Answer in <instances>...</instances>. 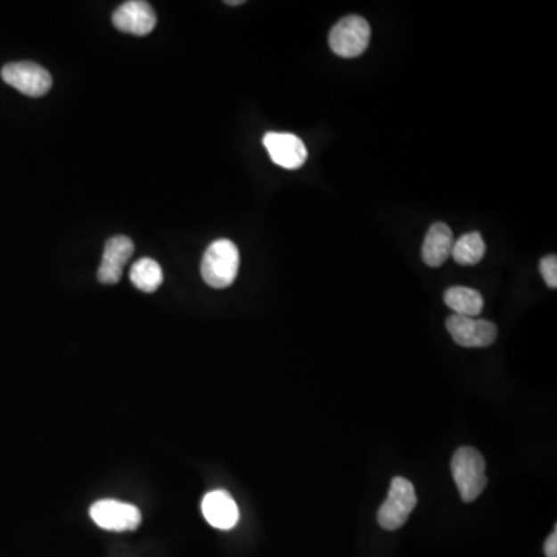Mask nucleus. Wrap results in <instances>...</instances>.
Returning a JSON list of instances; mask_svg holds the SVG:
<instances>
[{
  "label": "nucleus",
  "mask_w": 557,
  "mask_h": 557,
  "mask_svg": "<svg viewBox=\"0 0 557 557\" xmlns=\"http://www.w3.org/2000/svg\"><path fill=\"white\" fill-rule=\"evenodd\" d=\"M241 254L239 248L228 239L212 242L201 260V276L212 288H226L233 285L239 274Z\"/></svg>",
  "instance_id": "f257e3e1"
},
{
  "label": "nucleus",
  "mask_w": 557,
  "mask_h": 557,
  "mask_svg": "<svg viewBox=\"0 0 557 557\" xmlns=\"http://www.w3.org/2000/svg\"><path fill=\"white\" fill-rule=\"evenodd\" d=\"M452 475L462 500L470 504L487 487V463L480 452L474 447H460L451 462Z\"/></svg>",
  "instance_id": "f03ea898"
},
{
  "label": "nucleus",
  "mask_w": 557,
  "mask_h": 557,
  "mask_svg": "<svg viewBox=\"0 0 557 557\" xmlns=\"http://www.w3.org/2000/svg\"><path fill=\"white\" fill-rule=\"evenodd\" d=\"M417 506L415 487L405 477H395L388 499L378 511V523L388 531L401 528Z\"/></svg>",
  "instance_id": "7ed1b4c3"
},
{
  "label": "nucleus",
  "mask_w": 557,
  "mask_h": 557,
  "mask_svg": "<svg viewBox=\"0 0 557 557\" xmlns=\"http://www.w3.org/2000/svg\"><path fill=\"white\" fill-rule=\"evenodd\" d=\"M370 35V25L365 19L347 16L330 31V47L340 58H358L369 47Z\"/></svg>",
  "instance_id": "20e7f679"
},
{
  "label": "nucleus",
  "mask_w": 557,
  "mask_h": 557,
  "mask_svg": "<svg viewBox=\"0 0 557 557\" xmlns=\"http://www.w3.org/2000/svg\"><path fill=\"white\" fill-rule=\"evenodd\" d=\"M90 517L100 528L107 531H134L141 525V512L136 506L118 500H100L90 508Z\"/></svg>",
  "instance_id": "39448f33"
},
{
  "label": "nucleus",
  "mask_w": 557,
  "mask_h": 557,
  "mask_svg": "<svg viewBox=\"0 0 557 557\" xmlns=\"http://www.w3.org/2000/svg\"><path fill=\"white\" fill-rule=\"evenodd\" d=\"M2 78L20 94L39 98L52 88L53 79L44 67L35 62H12L2 69Z\"/></svg>",
  "instance_id": "423d86ee"
},
{
  "label": "nucleus",
  "mask_w": 557,
  "mask_h": 557,
  "mask_svg": "<svg viewBox=\"0 0 557 557\" xmlns=\"http://www.w3.org/2000/svg\"><path fill=\"white\" fill-rule=\"evenodd\" d=\"M452 340L462 347H489L497 338L496 324L477 317L452 315L446 321Z\"/></svg>",
  "instance_id": "0eeeda50"
},
{
  "label": "nucleus",
  "mask_w": 557,
  "mask_h": 557,
  "mask_svg": "<svg viewBox=\"0 0 557 557\" xmlns=\"http://www.w3.org/2000/svg\"><path fill=\"white\" fill-rule=\"evenodd\" d=\"M264 146L271 160L283 169H299L306 165L307 147L299 136L281 132H268L264 136Z\"/></svg>",
  "instance_id": "6e6552de"
},
{
  "label": "nucleus",
  "mask_w": 557,
  "mask_h": 557,
  "mask_svg": "<svg viewBox=\"0 0 557 557\" xmlns=\"http://www.w3.org/2000/svg\"><path fill=\"white\" fill-rule=\"evenodd\" d=\"M111 22L123 33L146 36L155 29L157 16L151 4L144 0H130L113 12Z\"/></svg>",
  "instance_id": "1a4fd4ad"
},
{
  "label": "nucleus",
  "mask_w": 557,
  "mask_h": 557,
  "mask_svg": "<svg viewBox=\"0 0 557 557\" xmlns=\"http://www.w3.org/2000/svg\"><path fill=\"white\" fill-rule=\"evenodd\" d=\"M134 250V242L126 235H115L109 239L98 270V281L104 285L118 283L123 276L124 265L132 258Z\"/></svg>",
  "instance_id": "9d476101"
},
{
  "label": "nucleus",
  "mask_w": 557,
  "mask_h": 557,
  "mask_svg": "<svg viewBox=\"0 0 557 557\" xmlns=\"http://www.w3.org/2000/svg\"><path fill=\"white\" fill-rule=\"evenodd\" d=\"M201 512L206 522L217 529L234 528L239 522V506L226 491H211L201 502Z\"/></svg>",
  "instance_id": "9b49d317"
},
{
  "label": "nucleus",
  "mask_w": 557,
  "mask_h": 557,
  "mask_svg": "<svg viewBox=\"0 0 557 557\" xmlns=\"http://www.w3.org/2000/svg\"><path fill=\"white\" fill-rule=\"evenodd\" d=\"M454 247L452 229L446 223H434L422 243V260L428 266L437 268L449 258Z\"/></svg>",
  "instance_id": "f8f14e48"
},
{
  "label": "nucleus",
  "mask_w": 557,
  "mask_h": 557,
  "mask_svg": "<svg viewBox=\"0 0 557 557\" xmlns=\"http://www.w3.org/2000/svg\"><path fill=\"white\" fill-rule=\"evenodd\" d=\"M445 304L454 311V315L474 317L480 315L485 302L477 290L468 287H452L446 290Z\"/></svg>",
  "instance_id": "ddd939ff"
},
{
  "label": "nucleus",
  "mask_w": 557,
  "mask_h": 557,
  "mask_svg": "<svg viewBox=\"0 0 557 557\" xmlns=\"http://www.w3.org/2000/svg\"><path fill=\"white\" fill-rule=\"evenodd\" d=\"M130 281L144 293H153L163 283V271L153 258H140L130 270Z\"/></svg>",
  "instance_id": "4468645a"
},
{
  "label": "nucleus",
  "mask_w": 557,
  "mask_h": 557,
  "mask_svg": "<svg viewBox=\"0 0 557 557\" xmlns=\"http://www.w3.org/2000/svg\"><path fill=\"white\" fill-rule=\"evenodd\" d=\"M487 252V245L481 237L480 233H470L460 237L457 242H454L452 247V258L458 265L471 266L480 262Z\"/></svg>",
  "instance_id": "2eb2a0df"
},
{
  "label": "nucleus",
  "mask_w": 557,
  "mask_h": 557,
  "mask_svg": "<svg viewBox=\"0 0 557 557\" xmlns=\"http://www.w3.org/2000/svg\"><path fill=\"white\" fill-rule=\"evenodd\" d=\"M540 273L546 285L550 288L557 287V258L554 254H548L540 260Z\"/></svg>",
  "instance_id": "dca6fc26"
},
{
  "label": "nucleus",
  "mask_w": 557,
  "mask_h": 557,
  "mask_svg": "<svg viewBox=\"0 0 557 557\" xmlns=\"http://www.w3.org/2000/svg\"><path fill=\"white\" fill-rule=\"evenodd\" d=\"M546 557H557V529L553 531L552 536L545 542Z\"/></svg>",
  "instance_id": "f3484780"
},
{
  "label": "nucleus",
  "mask_w": 557,
  "mask_h": 557,
  "mask_svg": "<svg viewBox=\"0 0 557 557\" xmlns=\"http://www.w3.org/2000/svg\"><path fill=\"white\" fill-rule=\"evenodd\" d=\"M242 4H243V2H242V0H234V2H226V5H242Z\"/></svg>",
  "instance_id": "a211bd4d"
}]
</instances>
